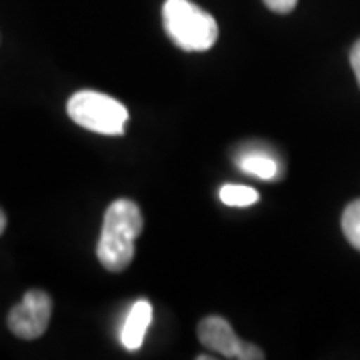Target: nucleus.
Instances as JSON below:
<instances>
[{"label": "nucleus", "mask_w": 360, "mask_h": 360, "mask_svg": "<svg viewBox=\"0 0 360 360\" xmlns=\"http://www.w3.org/2000/svg\"><path fill=\"white\" fill-rule=\"evenodd\" d=\"M141 208L129 198H118L108 206L104 214V224L96 257L104 269L110 272H122L130 266L134 258V240L142 232Z\"/></svg>", "instance_id": "1"}, {"label": "nucleus", "mask_w": 360, "mask_h": 360, "mask_svg": "<svg viewBox=\"0 0 360 360\" xmlns=\"http://www.w3.org/2000/svg\"><path fill=\"white\" fill-rule=\"evenodd\" d=\"M162 25L172 42L186 52H205L219 39L214 16L191 0H167L162 6Z\"/></svg>", "instance_id": "2"}, {"label": "nucleus", "mask_w": 360, "mask_h": 360, "mask_svg": "<svg viewBox=\"0 0 360 360\" xmlns=\"http://www.w3.org/2000/svg\"><path fill=\"white\" fill-rule=\"evenodd\" d=\"M66 110L78 127L108 136L124 134L129 120V110L124 104L96 90L75 92L66 104Z\"/></svg>", "instance_id": "3"}, {"label": "nucleus", "mask_w": 360, "mask_h": 360, "mask_svg": "<svg viewBox=\"0 0 360 360\" xmlns=\"http://www.w3.org/2000/svg\"><path fill=\"white\" fill-rule=\"evenodd\" d=\"M198 338L206 348L219 352L224 359L236 360H262L264 352L250 342L240 340L236 333L232 330L229 321L222 316H206L198 324Z\"/></svg>", "instance_id": "4"}, {"label": "nucleus", "mask_w": 360, "mask_h": 360, "mask_svg": "<svg viewBox=\"0 0 360 360\" xmlns=\"http://www.w3.org/2000/svg\"><path fill=\"white\" fill-rule=\"evenodd\" d=\"M52 316L51 296L42 290H28L25 298L11 310L8 328L25 340H34L46 333Z\"/></svg>", "instance_id": "5"}, {"label": "nucleus", "mask_w": 360, "mask_h": 360, "mask_svg": "<svg viewBox=\"0 0 360 360\" xmlns=\"http://www.w3.org/2000/svg\"><path fill=\"white\" fill-rule=\"evenodd\" d=\"M153 321V304L148 300H136L129 310V316L122 324L120 340L124 348L129 350H139L144 342V335Z\"/></svg>", "instance_id": "6"}, {"label": "nucleus", "mask_w": 360, "mask_h": 360, "mask_svg": "<svg viewBox=\"0 0 360 360\" xmlns=\"http://www.w3.org/2000/svg\"><path fill=\"white\" fill-rule=\"evenodd\" d=\"M238 168L260 180L281 179V165L274 156L264 148H246L236 158Z\"/></svg>", "instance_id": "7"}, {"label": "nucleus", "mask_w": 360, "mask_h": 360, "mask_svg": "<svg viewBox=\"0 0 360 360\" xmlns=\"http://www.w3.org/2000/svg\"><path fill=\"white\" fill-rule=\"evenodd\" d=\"M220 200L226 206H252L260 200V196L255 188L243 186V184H224L220 188Z\"/></svg>", "instance_id": "8"}, {"label": "nucleus", "mask_w": 360, "mask_h": 360, "mask_svg": "<svg viewBox=\"0 0 360 360\" xmlns=\"http://www.w3.org/2000/svg\"><path fill=\"white\" fill-rule=\"evenodd\" d=\"M342 232L347 236V240L354 246L356 250H360V198L350 202L345 208L342 214Z\"/></svg>", "instance_id": "9"}, {"label": "nucleus", "mask_w": 360, "mask_h": 360, "mask_svg": "<svg viewBox=\"0 0 360 360\" xmlns=\"http://www.w3.org/2000/svg\"><path fill=\"white\" fill-rule=\"evenodd\" d=\"M298 0H264V4L269 6L272 13L276 14H288L296 8Z\"/></svg>", "instance_id": "10"}, {"label": "nucleus", "mask_w": 360, "mask_h": 360, "mask_svg": "<svg viewBox=\"0 0 360 360\" xmlns=\"http://www.w3.org/2000/svg\"><path fill=\"white\" fill-rule=\"evenodd\" d=\"M350 66H352V70H354V77L359 80L360 86V40L354 42V46H352V51H350Z\"/></svg>", "instance_id": "11"}, {"label": "nucleus", "mask_w": 360, "mask_h": 360, "mask_svg": "<svg viewBox=\"0 0 360 360\" xmlns=\"http://www.w3.org/2000/svg\"><path fill=\"white\" fill-rule=\"evenodd\" d=\"M6 229V217H4V212H2V208H0V234L4 232Z\"/></svg>", "instance_id": "12"}]
</instances>
